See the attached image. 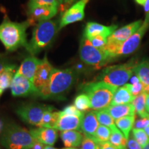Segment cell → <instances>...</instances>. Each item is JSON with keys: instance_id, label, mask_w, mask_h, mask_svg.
I'll list each match as a JSON object with an SVG mask.
<instances>
[{"instance_id": "cell-9", "label": "cell", "mask_w": 149, "mask_h": 149, "mask_svg": "<svg viewBox=\"0 0 149 149\" xmlns=\"http://www.w3.org/2000/svg\"><path fill=\"white\" fill-rule=\"evenodd\" d=\"M54 108L45 104L29 103L21 106L16 110L17 114L24 122L40 127L46 112L53 111Z\"/></svg>"}, {"instance_id": "cell-10", "label": "cell", "mask_w": 149, "mask_h": 149, "mask_svg": "<svg viewBox=\"0 0 149 149\" xmlns=\"http://www.w3.org/2000/svg\"><path fill=\"white\" fill-rule=\"evenodd\" d=\"M149 26V22L144 21L141 26L133 35L126 40L121 45L120 49L115 55V58L122 56L128 55L135 52L140 44L141 40Z\"/></svg>"}, {"instance_id": "cell-52", "label": "cell", "mask_w": 149, "mask_h": 149, "mask_svg": "<svg viewBox=\"0 0 149 149\" xmlns=\"http://www.w3.org/2000/svg\"><path fill=\"white\" fill-rule=\"evenodd\" d=\"M64 149H79V148H77L76 147H72V148H66Z\"/></svg>"}, {"instance_id": "cell-28", "label": "cell", "mask_w": 149, "mask_h": 149, "mask_svg": "<svg viewBox=\"0 0 149 149\" xmlns=\"http://www.w3.org/2000/svg\"><path fill=\"white\" fill-rule=\"evenodd\" d=\"M59 117H60V111L53 112V111H50L46 112L42 118L40 128H55Z\"/></svg>"}, {"instance_id": "cell-33", "label": "cell", "mask_w": 149, "mask_h": 149, "mask_svg": "<svg viewBox=\"0 0 149 149\" xmlns=\"http://www.w3.org/2000/svg\"><path fill=\"white\" fill-rule=\"evenodd\" d=\"M60 4L59 0H30L29 6H42L57 7Z\"/></svg>"}, {"instance_id": "cell-41", "label": "cell", "mask_w": 149, "mask_h": 149, "mask_svg": "<svg viewBox=\"0 0 149 149\" xmlns=\"http://www.w3.org/2000/svg\"><path fill=\"white\" fill-rule=\"evenodd\" d=\"M98 146L100 149H123L122 148H120V147L115 146L114 145L111 144L109 141L98 144Z\"/></svg>"}, {"instance_id": "cell-44", "label": "cell", "mask_w": 149, "mask_h": 149, "mask_svg": "<svg viewBox=\"0 0 149 149\" xmlns=\"http://www.w3.org/2000/svg\"><path fill=\"white\" fill-rule=\"evenodd\" d=\"M44 144H42V143H40L38 142V141H37L36 144H35V146H33V148L32 149H43L44 148Z\"/></svg>"}, {"instance_id": "cell-53", "label": "cell", "mask_w": 149, "mask_h": 149, "mask_svg": "<svg viewBox=\"0 0 149 149\" xmlns=\"http://www.w3.org/2000/svg\"><path fill=\"white\" fill-rule=\"evenodd\" d=\"M59 3H60V4H61V3H64V1H63V0H59Z\"/></svg>"}, {"instance_id": "cell-11", "label": "cell", "mask_w": 149, "mask_h": 149, "mask_svg": "<svg viewBox=\"0 0 149 149\" xmlns=\"http://www.w3.org/2000/svg\"><path fill=\"white\" fill-rule=\"evenodd\" d=\"M90 0H79L70 7L61 17L59 30L68 24L81 21L85 16V8Z\"/></svg>"}, {"instance_id": "cell-6", "label": "cell", "mask_w": 149, "mask_h": 149, "mask_svg": "<svg viewBox=\"0 0 149 149\" xmlns=\"http://www.w3.org/2000/svg\"><path fill=\"white\" fill-rule=\"evenodd\" d=\"M137 64V59H133L124 64L108 66L102 70L97 79L99 81L118 88L126 84L134 73V68Z\"/></svg>"}, {"instance_id": "cell-37", "label": "cell", "mask_w": 149, "mask_h": 149, "mask_svg": "<svg viewBox=\"0 0 149 149\" xmlns=\"http://www.w3.org/2000/svg\"><path fill=\"white\" fill-rule=\"evenodd\" d=\"M98 144H97L94 139L88 137H84L81 143V149H97Z\"/></svg>"}, {"instance_id": "cell-50", "label": "cell", "mask_w": 149, "mask_h": 149, "mask_svg": "<svg viewBox=\"0 0 149 149\" xmlns=\"http://www.w3.org/2000/svg\"><path fill=\"white\" fill-rule=\"evenodd\" d=\"M142 149H149V141L144 147H143Z\"/></svg>"}, {"instance_id": "cell-20", "label": "cell", "mask_w": 149, "mask_h": 149, "mask_svg": "<svg viewBox=\"0 0 149 149\" xmlns=\"http://www.w3.org/2000/svg\"><path fill=\"white\" fill-rule=\"evenodd\" d=\"M105 110L111 115L114 120H119L124 117L135 115V109L133 104L110 105Z\"/></svg>"}, {"instance_id": "cell-7", "label": "cell", "mask_w": 149, "mask_h": 149, "mask_svg": "<svg viewBox=\"0 0 149 149\" xmlns=\"http://www.w3.org/2000/svg\"><path fill=\"white\" fill-rule=\"evenodd\" d=\"M79 56L85 64L95 67L96 69H100L111 60L105 50L94 47L84 35L80 42Z\"/></svg>"}, {"instance_id": "cell-23", "label": "cell", "mask_w": 149, "mask_h": 149, "mask_svg": "<svg viewBox=\"0 0 149 149\" xmlns=\"http://www.w3.org/2000/svg\"><path fill=\"white\" fill-rule=\"evenodd\" d=\"M16 66L10 64L0 74V97L3 93L10 87L11 82L16 72Z\"/></svg>"}, {"instance_id": "cell-25", "label": "cell", "mask_w": 149, "mask_h": 149, "mask_svg": "<svg viewBox=\"0 0 149 149\" xmlns=\"http://www.w3.org/2000/svg\"><path fill=\"white\" fill-rule=\"evenodd\" d=\"M140 81L144 86H149V61L144 60L135 66L133 70Z\"/></svg>"}, {"instance_id": "cell-27", "label": "cell", "mask_w": 149, "mask_h": 149, "mask_svg": "<svg viewBox=\"0 0 149 149\" xmlns=\"http://www.w3.org/2000/svg\"><path fill=\"white\" fill-rule=\"evenodd\" d=\"M146 94L144 93H141L139 95L135 97L133 102V105L135 109V112L141 118L149 117V114L146 109Z\"/></svg>"}, {"instance_id": "cell-49", "label": "cell", "mask_w": 149, "mask_h": 149, "mask_svg": "<svg viewBox=\"0 0 149 149\" xmlns=\"http://www.w3.org/2000/svg\"><path fill=\"white\" fill-rule=\"evenodd\" d=\"M43 149H57V148H54V147L51 146H46L44 147V148Z\"/></svg>"}, {"instance_id": "cell-8", "label": "cell", "mask_w": 149, "mask_h": 149, "mask_svg": "<svg viewBox=\"0 0 149 149\" xmlns=\"http://www.w3.org/2000/svg\"><path fill=\"white\" fill-rule=\"evenodd\" d=\"M143 22L138 20L117 29L107 39V44L104 49L109 54L110 58H115V55L120 49V46L126 40L133 35L141 26Z\"/></svg>"}, {"instance_id": "cell-21", "label": "cell", "mask_w": 149, "mask_h": 149, "mask_svg": "<svg viewBox=\"0 0 149 149\" xmlns=\"http://www.w3.org/2000/svg\"><path fill=\"white\" fill-rule=\"evenodd\" d=\"M61 138L66 148L77 147L82 143L83 135L77 130H66L61 133Z\"/></svg>"}, {"instance_id": "cell-15", "label": "cell", "mask_w": 149, "mask_h": 149, "mask_svg": "<svg viewBox=\"0 0 149 149\" xmlns=\"http://www.w3.org/2000/svg\"><path fill=\"white\" fill-rule=\"evenodd\" d=\"M117 29V25L107 26L96 22H88L86 25L84 35L87 38L98 36V35H101L108 38L116 31Z\"/></svg>"}, {"instance_id": "cell-54", "label": "cell", "mask_w": 149, "mask_h": 149, "mask_svg": "<svg viewBox=\"0 0 149 149\" xmlns=\"http://www.w3.org/2000/svg\"><path fill=\"white\" fill-rule=\"evenodd\" d=\"M146 111H147V112H148V114H149V109H146Z\"/></svg>"}, {"instance_id": "cell-51", "label": "cell", "mask_w": 149, "mask_h": 149, "mask_svg": "<svg viewBox=\"0 0 149 149\" xmlns=\"http://www.w3.org/2000/svg\"><path fill=\"white\" fill-rule=\"evenodd\" d=\"M145 21L149 22V14H148V16L146 17V19H145Z\"/></svg>"}, {"instance_id": "cell-45", "label": "cell", "mask_w": 149, "mask_h": 149, "mask_svg": "<svg viewBox=\"0 0 149 149\" xmlns=\"http://www.w3.org/2000/svg\"><path fill=\"white\" fill-rule=\"evenodd\" d=\"M135 1L139 5L144 6L145 4V3H146V0H135Z\"/></svg>"}, {"instance_id": "cell-34", "label": "cell", "mask_w": 149, "mask_h": 149, "mask_svg": "<svg viewBox=\"0 0 149 149\" xmlns=\"http://www.w3.org/2000/svg\"><path fill=\"white\" fill-rule=\"evenodd\" d=\"M88 39L94 47L99 48V49H104L107 44L108 38L104 36H101V35L90 37Z\"/></svg>"}, {"instance_id": "cell-1", "label": "cell", "mask_w": 149, "mask_h": 149, "mask_svg": "<svg viewBox=\"0 0 149 149\" xmlns=\"http://www.w3.org/2000/svg\"><path fill=\"white\" fill-rule=\"evenodd\" d=\"M76 79L77 73L74 70H59L54 68L47 85L39 91L37 95L45 100L62 97L72 88Z\"/></svg>"}, {"instance_id": "cell-38", "label": "cell", "mask_w": 149, "mask_h": 149, "mask_svg": "<svg viewBox=\"0 0 149 149\" xmlns=\"http://www.w3.org/2000/svg\"><path fill=\"white\" fill-rule=\"evenodd\" d=\"M149 126V117L146 118H141L139 120L135 121L134 126L135 128L137 129H144L147 126Z\"/></svg>"}, {"instance_id": "cell-55", "label": "cell", "mask_w": 149, "mask_h": 149, "mask_svg": "<svg viewBox=\"0 0 149 149\" xmlns=\"http://www.w3.org/2000/svg\"><path fill=\"white\" fill-rule=\"evenodd\" d=\"M97 149H100V148H99V146L97 147Z\"/></svg>"}, {"instance_id": "cell-3", "label": "cell", "mask_w": 149, "mask_h": 149, "mask_svg": "<svg viewBox=\"0 0 149 149\" xmlns=\"http://www.w3.org/2000/svg\"><path fill=\"white\" fill-rule=\"evenodd\" d=\"M31 132L17 124H6L1 135V143L6 149H31L36 144Z\"/></svg>"}, {"instance_id": "cell-42", "label": "cell", "mask_w": 149, "mask_h": 149, "mask_svg": "<svg viewBox=\"0 0 149 149\" xmlns=\"http://www.w3.org/2000/svg\"><path fill=\"white\" fill-rule=\"evenodd\" d=\"M130 84L134 85V84H137L141 82V81L138 78V77H137V75H135V74L134 76H132L131 78L130 79Z\"/></svg>"}, {"instance_id": "cell-40", "label": "cell", "mask_w": 149, "mask_h": 149, "mask_svg": "<svg viewBox=\"0 0 149 149\" xmlns=\"http://www.w3.org/2000/svg\"><path fill=\"white\" fill-rule=\"evenodd\" d=\"M126 149H142V148L134 139H128Z\"/></svg>"}, {"instance_id": "cell-4", "label": "cell", "mask_w": 149, "mask_h": 149, "mask_svg": "<svg viewBox=\"0 0 149 149\" xmlns=\"http://www.w3.org/2000/svg\"><path fill=\"white\" fill-rule=\"evenodd\" d=\"M57 25L52 20H44L38 22L33 31V37L26 48L34 56L49 46L57 35Z\"/></svg>"}, {"instance_id": "cell-35", "label": "cell", "mask_w": 149, "mask_h": 149, "mask_svg": "<svg viewBox=\"0 0 149 149\" xmlns=\"http://www.w3.org/2000/svg\"><path fill=\"white\" fill-rule=\"evenodd\" d=\"M126 86L129 91L134 97H136L141 93H144V84L141 82H139L137 84L132 85L130 84H126Z\"/></svg>"}, {"instance_id": "cell-5", "label": "cell", "mask_w": 149, "mask_h": 149, "mask_svg": "<svg viewBox=\"0 0 149 149\" xmlns=\"http://www.w3.org/2000/svg\"><path fill=\"white\" fill-rule=\"evenodd\" d=\"M117 90V87L99 81L88 83L83 86V91L90 99L91 109L95 111L107 109Z\"/></svg>"}, {"instance_id": "cell-30", "label": "cell", "mask_w": 149, "mask_h": 149, "mask_svg": "<svg viewBox=\"0 0 149 149\" xmlns=\"http://www.w3.org/2000/svg\"><path fill=\"white\" fill-rule=\"evenodd\" d=\"M95 112L96 117L98 120V122L101 125L107 126V127L110 128L116 126L114 122L113 118L105 109L101 110V111H97Z\"/></svg>"}, {"instance_id": "cell-18", "label": "cell", "mask_w": 149, "mask_h": 149, "mask_svg": "<svg viewBox=\"0 0 149 149\" xmlns=\"http://www.w3.org/2000/svg\"><path fill=\"white\" fill-rule=\"evenodd\" d=\"M40 62L41 60L37 59V57L33 55L29 56L24 59L16 72L27 78L28 79H29L33 83L35 72H36L37 66Z\"/></svg>"}, {"instance_id": "cell-26", "label": "cell", "mask_w": 149, "mask_h": 149, "mask_svg": "<svg viewBox=\"0 0 149 149\" xmlns=\"http://www.w3.org/2000/svg\"><path fill=\"white\" fill-rule=\"evenodd\" d=\"M111 135L109 139V142L115 146L120 147L123 149H126L128 139L124 137V134L118 129L116 126L111 128Z\"/></svg>"}, {"instance_id": "cell-17", "label": "cell", "mask_w": 149, "mask_h": 149, "mask_svg": "<svg viewBox=\"0 0 149 149\" xmlns=\"http://www.w3.org/2000/svg\"><path fill=\"white\" fill-rule=\"evenodd\" d=\"M84 117L77 115H63L61 113L55 129L66 131V130H79L81 128V124Z\"/></svg>"}, {"instance_id": "cell-19", "label": "cell", "mask_w": 149, "mask_h": 149, "mask_svg": "<svg viewBox=\"0 0 149 149\" xmlns=\"http://www.w3.org/2000/svg\"><path fill=\"white\" fill-rule=\"evenodd\" d=\"M99 126L100 125L97 119L95 112L91 111L85 114L84 116L80 130L84 135V137L93 138Z\"/></svg>"}, {"instance_id": "cell-39", "label": "cell", "mask_w": 149, "mask_h": 149, "mask_svg": "<svg viewBox=\"0 0 149 149\" xmlns=\"http://www.w3.org/2000/svg\"><path fill=\"white\" fill-rule=\"evenodd\" d=\"M10 65V64H9L7 57L3 54L0 53V74Z\"/></svg>"}, {"instance_id": "cell-12", "label": "cell", "mask_w": 149, "mask_h": 149, "mask_svg": "<svg viewBox=\"0 0 149 149\" xmlns=\"http://www.w3.org/2000/svg\"><path fill=\"white\" fill-rule=\"evenodd\" d=\"M11 93L14 97H24L37 95V91L32 81L16 72L10 85Z\"/></svg>"}, {"instance_id": "cell-22", "label": "cell", "mask_w": 149, "mask_h": 149, "mask_svg": "<svg viewBox=\"0 0 149 149\" xmlns=\"http://www.w3.org/2000/svg\"><path fill=\"white\" fill-rule=\"evenodd\" d=\"M134 97L130 93L126 84L120 87L116 91L112 100L111 105H120V104H130L133 102Z\"/></svg>"}, {"instance_id": "cell-2", "label": "cell", "mask_w": 149, "mask_h": 149, "mask_svg": "<svg viewBox=\"0 0 149 149\" xmlns=\"http://www.w3.org/2000/svg\"><path fill=\"white\" fill-rule=\"evenodd\" d=\"M31 25L29 20L18 23L12 22L7 15L0 24V41L8 51H14L18 48L26 47V30Z\"/></svg>"}, {"instance_id": "cell-31", "label": "cell", "mask_w": 149, "mask_h": 149, "mask_svg": "<svg viewBox=\"0 0 149 149\" xmlns=\"http://www.w3.org/2000/svg\"><path fill=\"white\" fill-rule=\"evenodd\" d=\"M73 105L79 111H86L91 109L90 99L86 94H80L74 99Z\"/></svg>"}, {"instance_id": "cell-48", "label": "cell", "mask_w": 149, "mask_h": 149, "mask_svg": "<svg viewBox=\"0 0 149 149\" xmlns=\"http://www.w3.org/2000/svg\"><path fill=\"white\" fill-rule=\"evenodd\" d=\"M144 130L145 131V133H146V135H148V137H149V126H147L146 128H145Z\"/></svg>"}, {"instance_id": "cell-32", "label": "cell", "mask_w": 149, "mask_h": 149, "mask_svg": "<svg viewBox=\"0 0 149 149\" xmlns=\"http://www.w3.org/2000/svg\"><path fill=\"white\" fill-rule=\"evenodd\" d=\"M133 139L137 141L141 147H144L149 141V137L143 129L134 128L133 130Z\"/></svg>"}, {"instance_id": "cell-46", "label": "cell", "mask_w": 149, "mask_h": 149, "mask_svg": "<svg viewBox=\"0 0 149 149\" xmlns=\"http://www.w3.org/2000/svg\"><path fill=\"white\" fill-rule=\"evenodd\" d=\"M144 93L146 95H149V86L144 85Z\"/></svg>"}, {"instance_id": "cell-29", "label": "cell", "mask_w": 149, "mask_h": 149, "mask_svg": "<svg viewBox=\"0 0 149 149\" xmlns=\"http://www.w3.org/2000/svg\"><path fill=\"white\" fill-rule=\"evenodd\" d=\"M111 135V128L107 126L100 125L97 129L95 135L92 139H94L97 144H102V143L107 142L109 141L110 137Z\"/></svg>"}, {"instance_id": "cell-43", "label": "cell", "mask_w": 149, "mask_h": 149, "mask_svg": "<svg viewBox=\"0 0 149 149\" xmlns=\"http://www.w3.org/2000/svg\"><path fill=\"white\" fill-rule=\"evenodd\" d=\"M144 6L145 13H146V17H147L149 14V0H146V3H145Z\"/></svg>"}, {"instance_id": "cell-14", "label": "cell", "mask_w": 149, "mask_h": 149, "mask_svg": "<svg viewBox=\"0 0 149 149\" xmlns=\"http://www.w3.org/2000/svg\"><path fill=\"white\" fill-rule=\"evenodd\" d=\"M57 7L42 6H29V21L32 24L33 22H40L44 20H49L57 13Z\"/></svg>"}, {"instance_id": "cell-24", "label": "cell", "mask_w": 149, "mask_h": 149, "mask_svg": "<svg viewBox=\"0 0 149 149\" xmlns=\"http://www.w3.org/2000/svg\"><path fill=\"white\" fill-rule=\"evenodd\" d=\"M135 122V115H134V116H127L115 120V125L122 132L124 137L128 139L130 132L133 127Z\"/></svg>"}, {"instance_id": "cell-16", "label": "cell", "mask_w": 149, "mask_h": 149, "mask_svg": "<svg viewBox=\"0 0 149 149\" xmlns=\"http://www.w3.org/2000/svg\"><path fill=\"white\" fill-rule=\"evenodd\" d=\"M35 139L38 142L46 144V146H53L57 139V132L55 128L41 127L30 130Z\"/></svg>"}, {"instance_id": "cell-36", "label": "cell", "mask_w": 149, "mask_h": 149, "mask_svg": "<svg viewBox=\"0 0 149 149\" xmlns=\"http://www.w3.org/2000/svg\"><path fill=\"white\" fill-rule=\"evenodd\" d=\"M61 113L63 115H77V116L79 117L84 116V113L83 112L77 110L74 105H70L66 107L62 111H61Z\"/></svg>"}, {"instance_id": "cell-13", "label": "cell", "mask_w": 149, "mask_h": 149, "mask_svg": "<svg viewBox=\"0 0 149 149\" xmlns=\"http://www.w3.org/2000/svg\"><path fill=\"white\" fill-rule=\"evenodd\" d=\"M53 70L54 68L50 64L46 57L41 60V62L37 68L33 79V85L37 89V92L47 85L51 79Z\"/></svg>"}, {"instance_id": "cell-47", "label": "cell", "mask_w": 149, "mask_h": 149, "mask_svg": "<svg viewBox=\"0 0 149 149\" xmlns=\"http://www.w3.org/2000/svg\"><path fill=\"white\" fill-rule=\"evenodd\" d=\"M149 109V95H146V109Z\"/></svg>"}]
</instances>
